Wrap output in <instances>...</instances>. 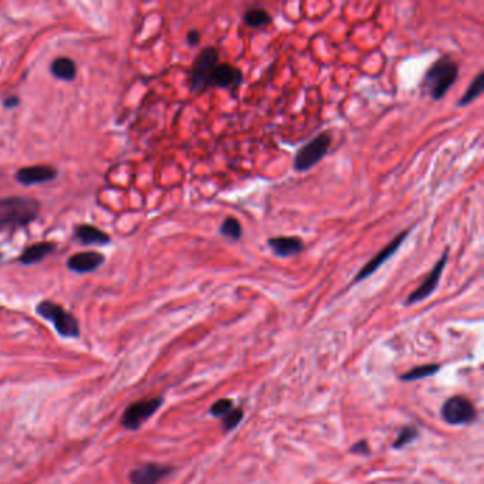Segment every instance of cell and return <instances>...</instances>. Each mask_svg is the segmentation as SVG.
Returning <instances> with one entry per match:
<instances>
[{
	"instance_id": "cell-1",
	"label": "cell",
	"mask_w": 484,
	"mask_h": 484,
	"mask_svg": "<svg viewBox=\"0 0 484 484\" xmlns=\"http://www.w3.org/2000/svg\"><path fill=\"white\" fill-rule=\"evenodd\" d=\"M40 203L33 198L13 196L0 199V231L25 227L37 219Z\"/></svg>"
},
{
	"instance_id": "cell-2",
	"label": "cell",
	"mask_w": 484,
	"mask_h": 484,
	"mask_svg": "<svg viewBox=\"0 0 484 484\" xmlns=\"http://www.w3.org/2000/svg\"><path fill=\"white\" fill-rule=\"evenodd\" d=\"M457 78L459 64L450 56H445L436 60L428 68L422 79V89L433 100H442L446 93L454 86Z\"/></svg>"
},
{
	"instance_id": "cell-3",
	"label": "cell",
	"mask_w": 484,
	"mask_h": 484,
	"mask_svg": "<svg viewBox=\"0 0 484 484\" xmlns=\"http://www.w3.org/2000/svg\"><path fill=\"white\" fill-rule=\"evenodd\" d=\"M217 64H219L217 49L209 46L200 50V53L193 61L191 77H189V87L192 93H203L210 89V78Z\"/></svg>"
},
{
	"instance_id": "cell-4",
	"label": "cell",
	"mask_w": 484,
	"mask_h": 484,
	"mask_svg": "<svg viewBox=\"0 0 484 484\" xmlns=\"http://www.w3.org/2000/svg\"><path fill=\"white\" fill-rule=\"evenodd\" d=\"M333 144V136L330 132H321L314 139L302 145L294 158V168L298 172H305L315 167L319 160L324 158Z\"/></svg>"
},
{
	"instance_id": "cell-5",
	"label": "cell",
	"mask_w": 484,
	"mask_h": 484,
	"mask_svg": "<svg viewBox=\"0 0 484 484\" xmlns=\"http://www.w3.org/2000/svg\"><path fill=\"white\" fill-rule=\"evenodd\" d=\"M36 311L46 319L51 321L57 333L63 337H78L79 336V327L78 321L71 315L68 311H65L61 305L53 302V301H42Z\"/></svg>"
},
{
	"instance_id": "cell-6",
	"label": "cell",
	"mask_w": 484,
	"mask_h": 484,
	"mask_svg": "<svg viewBox=\"0 0 484 484\" xmlns=\"http://www.w3.org/2000/svg\"><path fill=\"white\" fill-rule=\"evenodd\" d=\"M476 416L474 405L464 396H453L442 407V418L449 425H470Z\"/></svg>"
},
{
	"instance_id": "cell-7",
	"label": "cell",
	"mask_w": 484,
	"mask_h": 484,
	"mask_svg": "<svg viewBox=\"0 0 484 484\" xmlns=\"http://www.w3.org/2000/svg\"><path fill=\"white\" fill-rule=\"evenodd\" d=\"M163 405V397L145 399L132 403V405L124 412L121 424L124 428L135 431L138 429L146 419H149Z\"/></svg>"
},
{
	"instance_id": "cell-8",
	"label": "cell",
	"mask_w": 484,
	"mask_h": 484,
	"mask_svg": "<svg viewBox=\"0 0 484 484\" xmlns=\"http://www.w3.org/2000/svg\"><path fill=\"white\" fill-rule=\"evenodd\" d=\"M412 231V229H408V230H403L400 231L396 237H393V240L390 241V243H388L379 253H376L355 276L354 279V283H359V281H364L365 279H368L369 276H372L385 262H388L396 252L397 249L402 246L403 241L407 240V237L409 236V233Z\"/></svg>"
},
{
	"instance_id": "cell-9",
	"label": "cell",
	"mask_w": 484,
	"mask_h": 484,
	"mask_svg": "<svg viewBox=\"0 0 484 484\" xmlns=\"http://www.w3.org/2000/svg\"><path fill=\"white\" fill-rule=\"evenodd\" d=\"M447 259H449V250H445V253L442 255V257L436 262L435 267L431 270V273L428 274V277L424 280V283L408 297L407 300V304L411 305V304H415V302H421L426 298H429L432 295V293L438 288L439 286V281H440V277H442V273L446 267V263H447Z\"/></svg>"
},
{
	"instance_id": "cell-10",
	"label": "cell",
	"mask_w": 484,
	"mask_h": 484,
	"mask_svg": "<svg viewBox=\"0 0 484 484\" xmlns=\"http://www.w3.org/2000/svg\"><path fill=\"white\" fill-rule=\"evenodd\" d=\"M243 82V72L229 63H219L210 78V89L236 90Z\"/></svg>"
},
{
	"instance_id": "cell-11",
	"label": "cell",
	"mask_w": 484,
	"mask_h": 484,
	"mask_svg": "<svg viewBox=\"0 0 484 484\" xmlns=\"http://www.w3.org/2000/svg\"><path fill=\"white\" fill-rule=\"evenodd\" d=\"M172 473V467L148 463L135 467L129 473V480L132 484H159L160 480H164L168 474Z\"/></svg>"
},
{
	"instance_id": "cell-12",
	"label": "cell",
	"mask_w": 484,
	"mask_h": 484,
	"mask_svg": "<svg viewBox=\"0 0 484 484\" xmlns=\"http://www.w3.org/2000/svg\"><path fill=\"white\" fill-rule=\"evenodd\" d=\"M58 175L57 170L49 165H34V167H26L18 171L16 179L25 186L37 185V184H46L53 179H56Z\"/></svg>"
},
{
	"instance_id": "cell-13",
	"label": "cell",
	"mask_w": 484,
	"mask_h": 484,
	"mask_svg": "<svg viewBox=\"0 0 484 484\" xmlns=\"http://www.w3.org/2000/svg\"><path fill=\"white\" fill-rule=\"evenodd\" d=\"M267 245L272 248L274 255L280 257L297 256L304 250L302 240L295 236H276L269 238Z\"/></svg>"
},
{
	"instance_id": "cell-14",
	"label": "cell",
	"mask_w": 484,
	"mask_h": 484,
	"mask_svg": "<svg viewBox=\"0 0 484 484\" xmlns=\"http://www.w3.org/2000/svg\"><path fill=\"white\" fill-rule=\"evenodd\" d=\"M104 256L97 252H84L71 256L67 262L70 270L75 273H90L97 270L104 263Z\"/></svg>"
},
{
	"instance_id": "cell-15",
	"label": "cell",
	"mask_w": 484,
	"mask_h": 484,
	"mask_svg": "<svg viewBox=\"0 0 484 484\" xmlns=\"http://www.w3.org/2000/svg\"><path fill=\"white\" fill-rule=\"evenodd\" d=\"M75 238L83 245H107L110 236L96 226L82 224L75 229Z\"/></svg>"
},
{
	"instance_id": "cell-16",
	"label": "cell",
	"mask_w": 484,
	"mask_h": 484,
	"mask_svg": "<svg viewBox=\"0 0 484 484\" xmlns=\"http://www.w3.org/2000/svg\"><path fill=\"white\" fill-rule=\"evenodd\" d=\"M56 249V245L51 243V241H40V243H36L30 248H27L22 256H20V263L22 265H34L42 262L44 257H47L49 255H51Z\"/></svg>"
},
{
	"instance_id": "cell-17",
	"label": "cell",
	"mask_w": 484,
	"mask_h": 484,
	"mask_svg": "<svg viewBox=\"0 0 484 484\" xmlns=\"http://www.w3.org/2000/svg\"><path fill=\"white\" fill-rule=\"evenodd\" d=\"M51 74L64 82H71L77 75V65L68 57H58L51 63Z\"/></svg>"
},
{
	"instance_id": "cell-18",
	"label": "cell",
	"mask_w": 484,
	"mask_h": 484,
	"mask_svg": "<svg viewBox=\"0 0 484 484\" xmlns=\"http://www.w3.org/2000/svg\"><path fill=\"white\" fill-rule=\"evenodd\" d=\"M273 19L266 9L262 8H252L248 9L243 15V23L252 29H260L272 25Z\"/></svg>"
},
{
	"instance_id": "cell-19",
	"label": "cell",
	"mask_w": 484,
	"mask_h": 484,
	"mask_svg": "<svg viewBox=\"0 0 484 484\" xmlns=\"http://www.w3.org/2000/svg\"><path fill=\"white\" fill-rule=\"evenodd\" d=\"M483 87H484V74H483V71H480L473 82L470 83V86L467 87L463 97L459 100V106L460 107L467 106V104L473 103L476 98H478L483 93Z\"/></svg>"
},
{
	"instance_id": "cell-20",
	"label": "cell",
	"mask_w": 484,
	"mask_h": 484,
	"mask_svg": "<svg viewBox=\"0 0 484 484\" xmlns=\"http://www.w3.org/2000/svg\"><path fill=\"white\" fill-rule=\"evenodd\" d=\"M440 369V365L438 364H426V365H421V367H416V368H412L409 372L407 374H403L400 376L402 381H419V379H424V378H428V376H433L435 374H438Z\"/></svg>"
},
{
	"instance_id": "cell-21",
	"label": "cell",
	"mask_w": 484,
	"mask_h": 484,
	"mask_svg": "<svg viewBox=\"0 0 484 484\" xmlns=\"http://www.w3.org/2000/svg\"><path fill=\"white\" fill-rule=\"evenodd\" d=\"M219 231L222 236L229 237L231 240H238L241 234H243V229H241V224L236 217H226L220 224Z\"/></svg>"
},
{
	"instance_id": "cell-22",
	"label": "cell",
	"mask_w": 484,
	"mask_h": 484,
	"mask_svg": "<svg viewBox=\"0 0 484 484\" xmlns=\"http://www.w3.org/2000/svg\"><path fill=\"white\" fill-rule=\"evenodd\" d=\"M418 438V429L415 426H403L396 438V440L393 442L392 447L393 449H400V447H405L409 443H412L415 439Z\"/></svg>"
},
{
	"instance_id": "cell-23",
	"label": "cell",
	"mask_w": 484,
	"mask_h": 484,
	"mask_svg": "<svg viewBox=\"0 0 484 484\" xmlns=\"http://www.w3.org/2000/svg\"><path fill=\"white\" fill-rule=\"evenodd\" d=\"M234 409L233 402L230 399H219L216 403H213V407L210 408V415L215 418H226L231 411Z\"/></svg>"
},
{
	"instance_id": "cell-24",
	"label": "cell",
	"mask_w": 484,
	"mask_h": 484,
	"mask_svg": "<svg viewBox=\"0 0 484 484\" xmlns=\"http://www.w3.org/2000/svg\"><path fill=\"white\" fill-rule=\"evenodd\" d=\"M243 419V411L240 408H234L226 418H223V431L224 432H230L233 431L240 422Z\"/></svg>"
},
{
	"instance_id": "cell-25",
	"label": "cell",
	"mask_w": 484,
	"mask_h": 484,
	"mask_svg": "<svg viewBox=\"0 0 484 484\" xmlns=\"http://www.w3.org/2000/svg\"><path fill=\"white\" fill-rule=\"evenodd\" d=\"M351 453H359V454H369L371 450H369V446L365 440H361L358 443H355L351 449H350Z\"/></svg>"
},
{
	"instance_id": "cell-26",
	"label": "cell",
	"mask_w": 484,
	"mask_h": 484,
	"mask_svg": "<svg viewBox=\"0 0 484 484\" xmlns=\"http://www.w3.org/2000/svg\"><path fill=\"white\" fill-rule=\"evenodd\" d=\"M186 42H188V44L192 46V47L198 46L199 42H200V32H198V30H191V32L188 33V36H186Z\"/></svg>"
},
{
	"instance_id": "cell-27",
	"label": "cell",
	"mask_w": 484,
	"mask_h": 484,
	"mask_svg": "<svg viewBox=\"0 0 484 484\" xmlns=\"http://www.w3.org/2000/svg\"><path fill=\"white\" fill-rule=\"evenodd\" d=\"M19 104H20V98L16 97V96H11V97H8V98L4 100V106H5L6 108H15V107H18Z\"/></svg>"
},
{
	"instance_id": "cell-28",
	"label": "cell",
	"mask_w": 484,
	"mask_h": 484,
	"mask_svg": "<svg viewBox=\"0 0 484 484\" xmlns=\"http://www.w3.org/2000/svg\"><path fill=\"white\" fill-rule=\"evenodd\" d=\"M0 257H2V255H0Z\"/></svg>"
}]
</instances>
